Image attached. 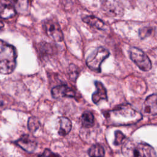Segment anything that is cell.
Here are the masks:
<instances>
[{
  "label": "cell",
  "mask_w": 157,
  "mask_h": 157,
  "mask_svg": "<svg viewBox=\"0 0 157 157\" xmlns=\"http://www.w3.org/2000/svg\"><path fill=\"white\" fill-rule=\"evenodd\" d=\"M141 115L129 104L121 105L107 112L106 118L108 121L115 125L130 124L139 121Z\"/></svg>",
  "instance_id": "1"
},
{
  "label": "cell",
  "mask_w": 157,
  "mask_h": 157,
  "mask_svg": "<svg viewBox=\"0 0 157 157\" xmlns=\"http://www.w3.org/2000/svg\"><path fill=\"white\" fill-rule=\"evenodd\" d=\"M17 54L15 48L4 41L0 45V71L1 74H9L13 71L16 66Z\"/></svg>",
  "instance_id": "2"
},
{
  "label": "cell",
  "mask_w": 157,
  "mask_h": 157,
  "mask_svg": "<svg viewBox=\"0 0 157 157\" xmlns=\"http://www.w3.org/2000/svg\"><path fill=\"white\" fill-rule=\"evenodd\" d=\"M121 150L125 157H156L155 151L151 147L131 140L124 142Z\"/></svg>",
  "instance_id": "3"
},
{
  "label": "cell",
  "mask_w": 157,
  "mask_h": 157,
  "mask_svg": "<svg viewBox=\"0 0 157 157\" xmlns=\"http://www.w3.org/2000/svg\"><path fill=\"white\" fill-rule=\"evenodd\" d=\"M109 55V52L108 50L103 47H99L88 56L86 60V64L91 71L100 72L101 63Z\"/></svg>",
  "instance_id": "4"
},
{
  "label": "cell",
  "mask_w": 157,
  "mask_h": 157,
  "mask_svg": "<svg viewBox=\"0 0 157 157\" xmlns=\"http://www.w3.org/2000/svg\"><path fill=\"white\" fill-rule=\"evenodd\" d=\"M131 60L143 71H148L151 69L152 64L147 55L141 50L136 47H131L129 50Z\"/></svg>",
  "instance_id": "5"
},
{
  "label": "cell",
  "mask_w": 157,
  "mask_h": 157,
  "mask_svg": "<svg viewBox=\"0 0 157 157\" xmlns=\"http://www.w3.org/2000/svg\"><path fill=\"white\" fill-rule=\"evenodd\" d=\"M44 31L47 35L53 41L62 42L63 34L59 25L54 19L45 20L43 25Z\"/></svg>",
  "instance_id": "6"
},
{
  "label": "cell",
  "mask_w": 157,
  "mask_h": 157,
  "mask_svg": "<svg viewBox=\"0 0 157 157\" xmlns=\"http://www.w3.org/2000/svg\"><path fill=\"white\" fill-rule=\"evenodd\" d=\"M101 7L102 10L110 17H120L123 13V7L119 0H102Z\"/></svg>",
  "instance_id": "7"
},
{
  "label": "cell",
  "mask_w": 157,
  "mask_h": 157,
  "mask_svg": "<svg viewBox=\"0 0 157 157\" xmlns=\"http://www.w3.org/2000/svg\"><path fill=\"white\" fill-rule=\"evenodd\" d=\"M52 95L54 98H61L63 97L73 98L75 95L74 90L66 85H58L52 90Z\"/></svg>",
  "instance_id": "8"
},
{
  "label": "cell",
  "mask_w": 157,
  "mask_h": 157,
  "mask_svg": "<svg viewBox=\"0 0 157 157\" xmlns=\"http://www.w3.org/2000/svg\"><path fill=\"white\" fill-rule=\"evenodd\" d=\"M15 144L26 151L29 153L34 151L37 147L36 141L29 135L26 134L22 136L15 142Z\"/></svg>",
  "instance_id": "9"
},
{
  "label": "cell",
  "mask_w": 157,
  "mask_h": 157,
  "mask_svg": "<svg viewBox=\"0 0 157 157\" xmlns=\"http://www.w3.org/2000/svg\"><path fill=\"white\" fill-rule=\"evenodd\" d=\"M143 111L149 115L157 114V94L148 96L143 104Z\"/></svg>",
  "instance_id": "10"
},
{
  "label": "cell",
  "mask_w": 157,
  "mask_h": 157,
  "mask_svg": "<svg viewBox=\"0 0 157 157\" xmlns=\"http://www.w3.org/2000/svg\"><path fill=\"white\" fill-rule=\"evenodd\" d=\"M0 12L1 17L3 19H8L15 15V9L9 0H1Z\"/></svg>",
  "instance_id": "11"
},
{
  "label": "cell",
  "mask_w": 157,
  "mask_h": 157,
  "mask_svg": "<svg viewBox=\"0 0 157 157\" xmlns=\"http://www.w3.org/2000/svg\"><path fill=\"white\" fill-rule=\"evenodd\" d=\"M96 91L92 95V101L94 104H98L101 100H107V91L103 84L98 81L95 82Z\"/></svg>",
  "instance_id": "12"
},
{
  "label": "cell",
  "mask_w": 157,
  "mask_h": 157,
  "mask_svg": "<svg viewBox=\"0 0 157 157\" xmlns=\"http://www.w3.org/2000/svg\"><path fill=\"white\" fill-rule=\"evenodd\" d=\"M82 20L89 26L98 29L102 30L105 28V24L104 21L93 15L85 16L82 17Z\"/></svg>",
  "instance_id": "13"
},
{
  "label": "cell",
  "mask_w": 157,
  "mask_h": 157,
  "mask_svg": "<svg viewBox=\"0 0 157 157\" xmlns=\"http://www.w3.org/2000/svg\"><path fill=\"white\" fill-rule=\"evenodd\" d=\"M59 134L61 136H64L67 135L70 132L72 128L71 121L66 117H61L59 119Z\"/></svg>",
  "instance_id": "14"
},
{
  "label": "cell",
  "mask_w": 157,
  "mask_h": 157,
  "mask_svg": "<svg viewBox=\"0 0 157 157\" xmlns=\"http://www.w3.org/2000/svg\"><path fill=\"white\" fill-rule=\"evenodd\" d=\"M88 153L90 157H104V150L101 145L95 144L90 148Z\"/></svg>",
  "instance_id": "15"
},
{
  "label": "cell",
  "mask_w": 157,
  "mask_h": 157,
  "mask_svg": "<svg viewBox=\"0 0 157 157\" xmlns=\"http://www.w3.org/2000/svg\"><path fill=\"white\" fill-rule=\"evenodd\" d=\"M82 125L85 128H90L93 125L94 117L93 114L88 111L85 112L81 117Z\"/></svg>",
  "instance_id": "16"
},
{
  "label": "cell",
  "mask_w": 157,
  "mask_h": 157,
  "mask_svg": "<svg viewBox=\"0 0 157 157\" xmlns=\"http://www.w3.org/2000/svg\"><path fill=\"white\" fill-rule=\"evenodd\" d=\"M15 10L19 12H25L28 7V0H11Z\"/></svg>",
  "instance_id": "17"
},
{
  "label": "cell",
  "mask_w": 157,
  "mask_h": 157,
  "mask_svg": "<svg viewBox=\"0 0 157 157\" xmlns=\"http://www.w3.org/2000/svg\"><path fill=\"white\" fill-rule=\"evenodd\" d=\"M28 129L31 132H35L40 126V122L36 117H30L28 123Z\"/></svg>",
  "instance_id": "18"
},
{
  "label": "cell",
  "mask_w": 157,
  "mask_h": 157,
  "mask_svg": "<svg viewBox=\"0 0 157 157\" xmlns=\"http://www.w3.org/2000/svg\"><path fill=\"white\" fill-rule=\"evenodd\" d=\"M69 76L70 78L72 80H75L76 78H77L78 75V67L74 65V64H71L69 66Z\"/></svg>",
  "instance_id": "19"
},
{
  "label": "cell",
  "mask_w": 157,
  "mask_h": 157,
  "mask_svg": "<svg viewBox=\"0 0 157 157\" xmlns=\"http://www.w3.org/2000/svg\"><path fill=\"white\" fill-rule=\"evenodd\" d=\"M125 136L120 131H117L115 132V140H114V144L117 145L121 144L123 140L124 139Z\"/></svg>",
  "instance_id": "20"
},
{
  "label": "cell",
  "mask_w": 157,
  "mask_h": 157,
  "mask_svg": "<svg viewBox=\"0 0 157 157\" xmlns=\"http://www.w3.org/2000/svg\"><path fill=\"white\" fill-rule=\"evenodd\" d=\"M152 32V28L150 27H145L139 31V36L141 38H145L149 36Z\"/></svg>",
  "instance_id": "21"
},
{
  "label": "cell",
  "mask_w": 157,
  "mask_h": 157,
  "mask_svg": "<svg viewBox=\"0 0 157 157\" xmlns=\"http://www.w3.org/2000/svg\"><path fill=\"white\" fill-rule=\"evenodd\" d=\"M40 157H59V156L57 154L53 153L50 150L46 149L40 156Z\"/></svg>",
  "instance_id": "22"
}]
</instances>
